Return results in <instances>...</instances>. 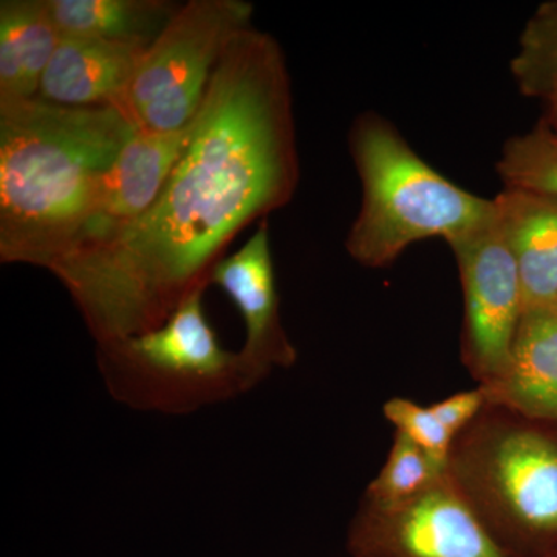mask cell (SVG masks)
<instances>
[{
  "mask_svg": "<svg viewBox=\"0 0 557 557\" xmlns=\"http://www.w3.org/2000/svg\"><path fill=\"white\" fill-rule=\"evenodd\" d=\"M445 472L412 440L397 431L387 461L368 486L364 498L373 504H399L423 493Z\"/></svg>",
  "mask_w": 557,
  "mask_h": 557,
  "instance_id": "cell-18",
  "label": "cell"
},
{
  "mask_svg": "<svg viewBox=\"0 0 557 557\" xmlns=\"http://www.w3.org/2000/svg\"><path fill=\"white\" fill-rule=\"evenodd\" d=\"M62 36L149 47L178 10L168 0H47Z\"/></svg>",
  "mask_w": 557,
  "mask_h": 557,
  "instance_id": "cell-15",
  "label": "cell"
},
{
  "mask_svg": "<svg viewBox=\"0 0 557 557\" xmlns=\"http://www.w3.org/2000/svg\"><path fill=\"white\" fill-rule=\"evenodd\" d=\"M211 284L239 311L245 327L239 351L259 383L274 369L295 366L298 350L282 324L269 219L258 223L244 247L220 260L209 277Z\"/></svg>",
  "mask_w": 557,
  "mask_h": 557,
  "instance_id": "cell-9",
  "label": "cell"
},
{
  "mask_svg": "<svg viewBox=\"0 0 557 557\" xmlns=\"http://www.w3.org/2000/svg\"><path fill=\"white\" fill-rule=\"evenodd\" d=\"M384 417L446 471L454 437L431 408H423L408 398H392L384 405Z\"/></svg>",
  "mask_w": 557,
  "mask_h": 557,
  "instance_id": "cell-19",
  "label": "cell"
},
{
  "mask_svg": "<svg viewBox=\"0 0 557 557\" xmlns=\"http://www.w3.org/2000/svg\"><path fill=\"white\" fill-rule=\"evenodd\" d=\"M134 124L113 106L0 101V260L49 270L78 242Z\"/></svg>",
  "mask_w": 557,
  "mask_h": 557,
  "instance_id": "cell-2",
  "label": "cell"
},
{
  "mask_svg": "<svg viewBox=\"0 0 557 557\" xmlns=\"http://www.w3.org/2000/svg\"><path fill=\"white\" fill-rule=\"evenodd\" d=\"M545 123L548 124L549 129L555 132V135L557 137V108L549 109V119L545 120Z\"/></svg>",
  "mask_w": 557,
  "mask_h": 557,
  "instance_id": "cell-21",
  "label": "cell"
},
{
  "mask_svg": "<svg viewBox=\"0 0 557 557\" xmlns=\"http://www.w3.org/2000/svg\"><path fill=\"white\" fill-rule=\"evenodd\" d=\"M446 244L463 287V361L485 386L507 372L523 314L518 260L502 228L496 201L487 218Z\"/></svg>",
  "mask_w": 557,
  "mask_h": 557,
  "instance_id": "cell-7",
  "label": "cell"
},
{
  "mask_svg": "<svg viewBox=\"0 0 557 557\" xmlns=\"http://www.w3.org/2000/svg\"><path fill=\"white\" fill-rule=\"evenodd\" d=\"M446 475L516 557H557V435L486 405L454 440Z\"/></svg>",
  "mask_w": 557,
  "mask_h": 557,
  "instance_id": "cell-4",
  "label": "cell"
},
{
  "mask_svg": "<svg viewBox=\"0 0 557 557\" xmlns=\"http://www.w3.org/2000/svg\"><path fill=\"white\" fill-rule=\"evenodd\" d=\"M190 124L174 132H134L102 180L94 211L72 249L112 236L152 207L188 145Z\"/></svg>",
  "mask_w": 557,
  "mask_h": 557,
  "instance_id": "cell-10",
  "label": "cell"
},
{
  "mask_svg": "<svg viewBox=\"0 0 557 557\" xmlns=\"http://www.w3.org/2000/svg\"><path fill=\"white\" fill-rule=\"evenodd\" d=\"M298 183L287 60L270 33L249 27L220 58L152 207L49 271L97 344L149 332L208 287L231 242L288 205Z\"/></svg>",
  "mask_w": 557,
  "mask_h": 557,
  "instance_id": "cell-1",
  "label": "cell"
},
{
  "mask_svg": "<svg viewBox=\"0 0 557 557\" xmlns=\"http://www.w3.org/2000/svg\"><path fill=\"white\" fill-rule=\"evenodd\" d=\"M480 387L486 405L557 424V306L523 311L507 372Z\"/></svg>",
  "mask_w": 557,
  "mask_h": 557,
  "instance_id": "cell-12",
  "label": "cell"
},
{
  "mask_svg": "<svg viewBox=\"0 0 557 557\" xmlns=\"http://www.w3.org/2000/svg\"><path fill=\"white\" fill-rule=\"evenodd\" d=\"M494 201L518 260L523 311L557 306V197L504 188Z\"/></svg>",
  "mask_w": 557,
  "mask_h": 557,
  "instance_id": "cell-13",
  "label": "cell"
},
{
  "mask_svg": "<svg viewBox=\"0 0 557 557\" xmlns=\"http://www.w3.org/2000/svg\"><path fill=\"white\" fill-rule=\"evenodd\" d=\"M486 406V397L483 388L461 392L453 397L443 399L431 406L432 412L438 418L443 428L456 440L458 434L465 431L480 416Z\"/></svg>",
  "mask_w": 557,
  "mask_h": 557,
  "instance_id": "cell-20",
  "label": "cell"
},
{
  "mask_svg": "<svg viewBox=\"0 0 557 557\" xmlns=\"http://www.w3.org/2000/svg\"><path fill=\"white\" fill-rule=\"evenodd\" d=\"M252 3L189 0L143 53L115 106L143 132H174L196 119L231 40L251 27Z\"/></svg>",
  "mask_w": 557,
  "mask_h": 557,
  "instance_id": "cell-6",
  "label": "cell"
},
{
  "mask_svg": "<svg viewBox=\"0 0 557 557\" xmlns=\"http://www.w3.org/2000/svg\"><path fill=\"white\" fill-rule=\"evenodd\" d=\"M511 73L525 97L557 108V2L539 7L520 35Z\"/></svg>",
  "mask_w": 557,
  "mask_h": 557,
  "instance_id": "cell-16",
  "label": "cell"
},
{
  "mask_svg": "<svg viewBox=\"0 0 557 557\" xmlns=\"http://www.w3.org/2000/svg\"><path fill=\"white\" fill-rule=\"evenodd\" d=\"M496 170L504 188L533 190L557 197V137L542 121L533 131L509 138Z\"/></svg>",
  "mask_w": 557,
  "mask_h": 557,
  "instance_id": "cell-17",
  "label": "cell"
},
{
  "mask_svg": "<svg viewBox=\"0 0 557 557\" xmlns=\"http://www.w3.org/2000/svg\"><path fill=\"white\" fill-rule=\"evenodd\" d=\"M61 38L47 0L0 2V101L38 97Z\"/></svg>",
  "mask_w": 557,
  "mask_h": 557,
  "instance_id": "cell-14",
  "label": "cell"
},
{
  "mask_svg": "<svg viewBox=\"0 0 557 557\" xmlns=\"http://www.w3.org/2000/svg\"><path fill=\"white\" fill-rule=\"evenodd\" d=\"M148 47L62 36L38 98L69 108H115Z\"/></svg>",
  "mask_w": 557,
  "mask_h": 557,
  "instance_id": "cell-11",
  "label": "cell"
},
{
  "mask_svg": "<svg viewBox=\"0 0 557 557\" xmlns=\"http://www.w3.org/2000/svg\"><path fill=\"white\" fill-rule=\"evenodd\" d=\"M351 557H516L442 475L395 505L362 502L347 534Z\"/></svg>",
  "mask_w": 557,
  "mask_h": 557,
  "instance_id": "cell-8",
  "label": "cell"
},
{
  "mask_svg": "<svg viewBox=\"0 0 557 557\" xmlns=\"http://www.w3.org/2000/svg\"><path fill=\"white\" fill-rule=\"evenodd\" d=\"M208 287L183 300L160 327L97 344L102 381L121 405L188 416L258 386L240 351L226 350L205 311Z\"/></svg>",
  "mask_w": 557,
  "mask_h": 557,
  "instance_id": "cell-5",
  "label": "cell"
},
{
  "mask_svg": "<svg viewBox=\"0 0 557 557\" xmlns=\"http://www.w3.org/2000/svg\"><path fill=\"white\" fill-rule=\"evenodd\" d=\"M348 146L362 201L346 249L366 269H386L410 245L429 237L448 242L494 209L493 199L474 196L429 166L379 113L355 119Z\"/></svg>",
  "mask_w": 557,
  "mask_h": 557,
  "instance_id": "cell-3",
  "label": "cell"
}]
</instances>
